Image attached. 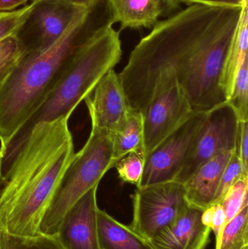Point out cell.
<instances>
[{"label":"cell","instance_id":"obj_1","mask_svg":"<svg viewBox=\"0 0 248 249\" xmlns=\"http://www.w3.org/2000/svg\"><path fill=\"white\" fill-rule=\"evenodd\" d=\"M243 4H193L157 22L131 51L119 75L130 108L144 114L173 86L182 89L195 112L227 102L221 86Z\"/></svg>","mask_w":248,"mask_h":249},{"label":"cell","instance_id":"obj_2","mask_svg":"<svg viewBox=\"0 0 248 249\" xmlns=\"http://www.w3.org/2000/svg\"><path fill=\"white\" fill-rule=\"evenodd\" d=\"M68 119L32 132L0 188V231L23 236L41 233L42 219L75 153Z\"/></svg>","mask_w":248,"mask_h":249},{"label":"cell","instance_id":"obj_3","mask_svg":"<svg viewBox=\"0 0 248 249\" xmlns=\"http://www.w3.org/2000/svg\"><path fill=\"white\" fill-rule=\"evenodd\" d=\"M119 32L107 20L100 23L39 106L16 133L0 145V185L7 179L33 130L42 124L69 118L103 76L118 64L122 54Z\"/></svg>","mask_w":248,"mask_h":249},{"label":"cell","instance_id":"obj_4","mask_svg":"<svg viewBox=\"0 0 248 249\" xmlns=\"http://www.w3.org/2000/svg\"><path fill=\"white\" fill-rule=\"evenodd\" d=\"M98 6L82 11L50 46L23 55L0 86V145L32 115L100 24L95 18Z\"/></svg>","mask_w":248,"mask_h":249},{"label":"cell","instance_id":"obj_5","mask_svg":"<svg viewBox=\"0 0 248 249\" xmlns=\"http://www.w3.org/2000/svg\"><path fill=\"white\" fill-rule=\"evenodd\" d=\"M112 137L109 132L92 125L85 144L74 153L40 225L41 233L58 234L68 211L115 167Z\"/></svg>","mask_w":248,"mask_h":249},{"label":"cell","instance_id":"obj_6","mask_svg":"<svg viewBox=\"0 0 248 249\" xmlns=\"http://www.w3.org/2000/svg\"><path fill=\"white\" fill-rule=\"evenodd\" d=\"M187 205L184 186L176 181L136 188L130 226L150 241L173 224Z\"/></svg>","mask_w":248,"mask_h":249},{"label":"cell","instance_id":"obj_7","mask_svg":"<svg viewBox=\"0 0 248 249\" xmlns=\"http://www.w3.org/2000/svg\"><path fill=\"white\" fill-rule=\"evenodd\" d=\"M240 121L226 102L207 112L203 127L174 181L183 184L205 162L230 150H236Z\"/></svg>","mask_w":248,"mask_h":249},{"label":"cell","instance_id":"obj_8","mask_svg":"<svg viewBox=\"0 0 248 249\" xmlns=\"http://www.w3.org/2000/svg\"><path fill=\"white\" fill-rule=\"evenodd\" d=\"M206 118L207 112H195L187 122L146 157L142 177L137 188L174 181Z\"/></svg>","mask_w":248,"mask_h":249},{"label":"cell","instance_id":"obj_9","mask_svg":"<svg viewBox=\"0 0 248 249\" xmlns=\"http://www.w3.org/2000/svg\"><path fill=\"white\" fill-rule=\"evenodd\" d=\"M85 9L87 8L60 0L34 2L32 11L14 35L23 55L39 52L50 46Z\"/></svg>","mask_w":248,"mask_h":249},{"label":"cell","instance_id":"obj_10","mask_svg":"<svg viewBox=\"0 0 248 249\" xmlns=\"http://www.w3.org/2000/svg\"><path fill=\"white\" fill-rule=\"evenodd\" d=\"M195 113L179 86H173L155 98L143 114L145 158Z\"/></svg>","mask_w":248,"mask_h":249},{"label":"cell","instance_id":"obj_11","mask_svg":"<svg viewBox=\"0 0 248 249\" xmlns=\"http://www.w3.org/2000/svg\"><path fill=\"white\" fill-rule=\"evenodd\" d=\"M84 101L92 125L110 134L123 125L131 110L119 75L114 70L103 76Z\"/></svg>","mask_w":248,"mask_h":249},{"label":"cell","instance_id":"obj_12","mask_svg":"<svg viewBox=\"0 0 248 249\" xmlns=\"http://www.w3.org/2000/svg\"><path fill=\"white\" fill-rule=\"evenodd\" d=\"M98 187L84 195L63 219L58 234L65 249H100L97 228Z\"/></svg>","mask_w":248,"mask_h":249},{"label":"cell","instance_id":"obj_13","mask_svg":"<svg viewBox=\"0 0 248 249\" xmlns=\"http://www.w3.org/2000/svg\"><path fill=\"white\" fill-rule=\"evenodd\" d=\"M203 211L186 206L173 224L150 240L154 249H205L211 230L202 222Z\"/></svg>","mask_w":248,"mask_h":249},{"label":"cell","instance_id":"obj_14","mask_svg":"<svg viewBox=\"0 0 248 249\" xmlns=\"http://www.w3.org/2000/svg\"><path fill=\"white\" fill-rule=\"evenodd\" d=\"M234 152L227 151L210 160L183 184L189 206L205 211L213 204L221 174Z\"/></svg>","mask_w":248,"mask_h":249},{"label":"cell","instance_id":"obj_15","mask_svg":"<svg viewBox=\"0 0 248 249\" xmlns=\"http://www.w3.org/2000/svg\"><path fill=\"white\" fill-rule=\"evenodd\" d=\"M109 18L107 21L120 23L124 29L153 27L164 7L159 0H106Z\"/></svg>","mask_w":248,"mask_h":249},{"label":"cell","instance_id":"obj_16","mask_svg":"<svg viewBox=\"0 0 248 249\" xmlns=\"http://www.w3.org/2000/svg\"><path fill=\"white\" fill-rule=\"evenodd\" d=\"M98 235L100 249H154L150 241L105 211L97 213Z\"/></svg>","mask_w":248,"mask_h":249},{"label":"cell","instance_id":"obj_17","mask_svg":"<svg viewBox=\"0 0 248 249\" xmlns=\"http://www.w3.org/2000/svg\"><path fill=\"white\" fill-rule=\"evenodd\" d=\"M248 3L243 2V10L240 23L230 48L224 65L221 86L227 96V100L231 94L236 76L245 60L248 58Z\"/></svg>","mask_w":248,"mask_h":249},{"label":"cell","instance_id":"obj_18","mask_svg":"<svg viewBox=\"0 0 248 249\" xmlns=\"http://www.w3.org/2000/svg\"><path fill=\"white\" fill-rule=\"evenodd\" d=\"M114 156L117 162L132 152H143L144 118L141 112L131 109L123 125L111 134ZM145 157V155H144Z\"/></svg>","mask_w":248,"mask_h":249},{"label":"cell","instance_id":"obj_19","mask_svg":"<svg viewBox=\"0 0 248 249\" xmlns=\"http://www.w3.org/2000/svg\"><path fill=\"white\" fill-rule=\"evenodd\" d=\"M248 247V205L227 222L216 238L215 249H244Z\"/></svg>","mask_w":248,"mask_h":249},{"label":"cell","instance_id":"obj_20","mask_svg":"<svg viewBox=\"0 0 248 249\" xmlns=\"http://www.w3.org/2000/svg\"><path fill=\"white\" fill-rule=\"evenodd\" d=\"M0 249H65L58 234L33 236L15 235L0 231Z\"/></svg>","mask_w":248,"mask_h":249},{"label":"cell","instance_id":"obj_21","mask_svg":"<svg viewBox=\"0 0 248 249\" xmlns=\"http://www.w3.org/2000/svg\"><path fill=\"white\" fill-rule=\"evenodd\" d=\"M227 102L237 114L240 122L248 121V58L239 70Z\"/></svg>","mask_w":248,"mask_h":249},{"label":"cell","instance_id":"obj_22","mask_svg":"<svg viewBox=\"0 0 248 249\" xmlns=\"http://www.w3.org/2000/svg\"><path fill=\"white\" fill-rule=\"evenodd\" d=\"M23 55V50L16 36H9L0 42V86L16 68Z\"/></svg>","mask_w":248,"mask_h":249},{"label":"cell","instance_id":"obj_23","mask_svg":"<svg viewBox=\"0 0 248 249\" xmlns=\"http://www.w3.org/2000/svg\"><path fill=\"white\" fill-rule=\"evenodd\" d=\"M145 157L141 152H132L117 161L115 167L119 178L128 184L138 186L142 177Z\"/></svg>","mask_w":248,"mask_h":249},{"label":"cell","instance_id":"obj_24","mask_svg":"<svg viewBox=\"0 0 248 249\" xmlns=\"http://www.w3.org/2000/svg\"><path fill=\"white\" fill-rule=\"evenodd\" d=\"M248 177H242L229 189L221 203L225 211L227 222L248 205Z\"/></svg>","mask_w":248,"mask_h":249},{"label":"cell","instance_id":"obj_25","mask_svg":"<svg viewBox=\"0 0 248 249\" xmlns=\"http://www.w3.org/2000/svg\"><path fill=\"white\" fill-rule=\"evenodd\" d=\"M244 177H248V171L243 166L238 155L234 152L221 174L213 204L221 203L229 189L237 180Z\"/></svg>","mask_w":248,"mask_h":249},{"label":"cell","instance_id":"obj_26","mask_svg":"<svg viewBox=\"0 0 248 249\" xmlns=\"http://www.w3.org/2000/svg\"><path fill=\"white\" fill-rule=\"evenodd\" d=\"M34 2L11 11H0V42L10 36H14L22 23L26 20Z\"/></svg>","mask_w":248,"mask_h":249},{"label":"cell","instance_id":"obj_27","mask_svg":"<svg viewBox=\"0 0 248 249\" xmlns=\"http://www.w3.org/2000/svg\"><path fill=\"white\" fill-rule=\"evenodd\" d=\"M202 222L205 226L214 231L215 238H217L227 224V216L222 205L221 203L213 204L203 211Z\"/></svg>","mask_w":248,"mask_h":249},{"label":"cell","instance_id":"obj_28","mask_svg":"<svg viewBox=\"0 0 248 249\" xmlns=\"http://www.w3.org/2000/svg\"><path fill=\"white\" fill-rule=\"evenodd\" d=\"M235 153L248 171V121L240 122Z\"/></svg>","mask_w":248,"mask_h":249},{"label":"cell","instance_id":"obj_29","mask_svg":"<svg viewBox=\"0 0 248 249\" xmlns=\"http://www.w3.org/2000/svg\"><path fill=\"white\" fill-rule=\"evenodd\" d=\"M182 4H185L187 6L193 4H210V5H241L239 3L238 0H172L171 10L177 8Z\"/></svg>","mask_w":248,"mask_h":249},{"label":"cell","instance_id":"obj_30","mask_svg":"<svg viewBox=\"0 0 248 249\" xmlns=\"http://www.w3.org/2000/svg\"><path fill=\"white\" fill-rule=\"evenodd\" d=\"M27 1L28 0H0V11H11Z\"/></svg>","mask_w":248,"mask_h":249},{"label":"cell","instance_id":"obj_31","mask_svg":"<svg viewBox=\"0 0 248 249\" xmlns=\"http://www.w3.org/2000/svg\"><path fill=\"white\" fill-rule=\"evenodd\" d=\"M60 1H65L72 5L77 6L83 8H90L95 7L100 3V0H60Z\"/></svg>","mask_w":248,"mask_h":249},{"label":"cell","instance_id":"obj_32","mask_svg":"<svg viewBox=\"0 0 248 249\" xmlns=\"http://www.w3.org/2000/svg\"><path fill=\"white\" fill-rule=\"evenodd\" d=\"M163 4L164 8L167 9L168 10H171V1L172 0H159Z\"/></svg>","mask_w":248,"mask_h":249},{"label":"cell","instance_id":"obj_33","mask_svg":"<svg viewBox=\"0 0 248 249\" xmlns=\"http://www.w3.org/2000/svg\"><path fill=\"white\" fill-rule=\"evenodd\" d=\"M40 1H42V0H32V2H38Z\"/></svg>","mask_w":248,"mask_h":249},{"label":"cell","instance_id":"obj_34","mask_svg":"<svg viewBox=\"0 0 248 249\" xmlns=\"http://www.w3.org/2000/svg\"><path fill=\"white\" fill-rule=\"evenodd\" d=\"M245 0H238L239 3H240V4H243V1H244Z\"/></svg>","mask_w":248,"mask_h":249},{"label":"cell","instance_id":"obj_35","mask_svg":"<svg viewBox=\"0 0 248 249\" xmlns=\"http://www.w3.org/2000/svg\"><path fill=\"white\" fill-rule=\"evenodd\" d=\"M244 249H248V247H246V248H245Z\"/></svg>","mask_w":248,"mask_h":249}]
</instances>
